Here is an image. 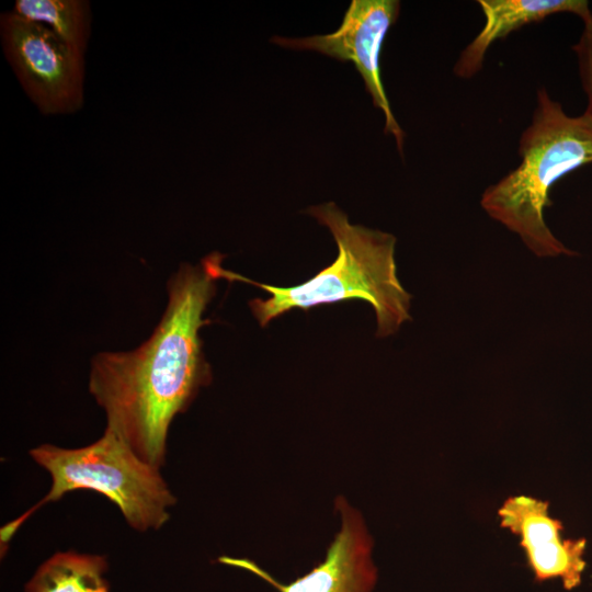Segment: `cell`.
Here are the masks:
<instances>
[{"mask_svg":"<svg viewBox=\"0 0 592 592\" xmlns=\"http://www.w3.org/2000/svg\"><path fill=\"white\" fill-rule=\"evenodd\" d=\"M216 278L201 261L182 263L167 284L166 310L151 335L127 352L92 357L89 391L117 434L144 462L160 468L170 425L184 412L212 373L200 329L216 293Z\"/></svg>","mask_w":592,"mask_h":592,"instance_id":"6da1fadb","label":"cell"},{"mask_svg":"<svg viewBox=\"0 0 592 592\" xmlns=\"http://www.w3.org/2000/svg\"><path fill=\"white\" fill-rule=\"evenodd\" d=\"M307 213L330 229L338 246V257L305 283L278 287L251 281L224 269V254L219 252H212L203 259L206 267L216 280L244 282L270 293L266 299L257 298L249 303L262 327L293 308L307 309L358 298L373 306L378 337L395 333L405 321L411 319V296L396 274V238L387 232L350 224L348 216L334 203L309 207Z\"/></svg>","mask_w":592,"mask_h":592,"instance_id":"7a4b0ae2","label":"cell"},{"mask_svg":"<svg viewBox=\"0 0 592 592\" xmlns=\"http://www.w3.org/2000/svg\"><path fill=\"white\" fill-rule=\"evenodd\" d=\"M520 164L481 195L487 214L517 234L538 257L573 254L547 227L549 191L563 175L592 163V118L568 115L545 88L519 143Z\"/></svg>","mask_w":592,"mask_h":592,"instance_id":"3957f363","label":"cell"},{"mask_svg":"<svg viewBox=\"0 0 592 592\" xmlns=\"http://www.w3.org/2000/svg\"><path fill=\"white\" fill-rule=\"evenodd\" d=\"M31 457L52 477L49 492L33 508L1 530L7 543L38 508L60 500L66 493L90 490L103 494L122 512L127 524L139 532L158 530L170 519L177 502L159 469L139 458L112 430L92 444L62 448L43 444Z\"/></svg>","mask_w":592,"mask_h":592,"instance_id":"277c9868","label":"cell"},{"mask_svg":"<svg viewBox=\"0 0 592 592\" xmlns=\"http://www.w3.org/2000/svg\"><path fill=\"white\" fill-rule=\"evenodd\" d=\"M3 50L24 91L44 114L77 111L83 102L84 59L44 24L1 14Z\"/></svg>","mask_w":592,"mask_h":592,"instance_id":"5b68a950","label":"cell"},{"mask_svg":"<svg viewBox=\"0 0 592 592\" xmlns=\"http://www.w3.org/2000/svg\"><path fill=\"white\" fill-rule=\"evenodd\" d=\"M399 11L398 0H352L337 31L305 38L274 36L271 42L291 49L316 50L341 61H352L374 106L384 113V132L394 136L402 153L405 133L391 111L379 68L383 43Z\"/></svg>","mask_w":592,"mask_h":592,"instance_id":"8992f818","label":"cell"},{"mask_svg":"<svg viewBox=\"0 0 592 592\" xmlns=\"http://www.w3.org/2000/svg\"><path fill=\"white\" fill-rule=\"evenodd\" d=\"M341 528L327 549L326 558L309 572L289 583L276 581L254 561L220 557V562L248 570L278 592H372L377 569L372 559L373 538L361 513L343 498L335 499Z\"/></svg>","mask_w":592,"mask_h":592,"instance_id":"52a82bcc","label":"cell"},{"mask_svg":"<svg viewBox=\"0 0 592 592\" xmlns=\"http://www.w3.org/2000/svg\"><path fill=\"white\" fill-rule=\"evenodd\" d=\"M500 524L521 539L536 581L560 579L566 590L580 585L587 542L565 539L562 524L548 513V503L528 496L508 498L498 511Z\"/></svg>","mask_w":592,"mask_h":592,"instance_id":"ba28073f","label":"cell"},{"mask_svg":"<svg viewBox=\"0 0 592 592\" xmlns=\"http://www.w3.org/2000/svg\"><path fill=\"white\" fill-rule=\"evenodd\" d=\"M485 24L462 50L454 65L458 78L477 75L490 46L515 30L557 13H572L581 20L592 13L585 0H478Z\"/></svg>","mask_w":592,"mask_h":592,"instance_id":"9c48e42d","label":"cell"},{"mask_svg":"<svg viewBox=\"0 0 592 592\" xmlns=\"http://www.w3.org/2000/svg\"><path fill=\"white\" fill-rule=\"evenodd\" d=\"M103 556L56 553L37 569L25 592H109Z\"/></svg>","mask_w":592,"mask_h":592,"instance_id":"30bf717a","label":"cell"},{"mask_svg":"<svg viewBox=\"0 0 592 592\" xmlns=\"http://www.w3.org/2000/svg\"><path fill=\"white\" fill-rule=\"evenodd\" d=\"M14 13L49 29L76 52L84 55L90 32L89 3L82 0H18Z\"/></svg>","mask_w":592,"mask_h":592,"instance_id":"8fae6325","label":"cell"},{"mask_svg":"<svg viewBox=\"0 0 592 592\" xmlns=\"http://www.w3.org/2000/svg\"><path fill=\"white\" fill-rule=\"evenodd\" d=\"M583 29L578 42L572 46L578 61L579 76L587 95L584 113L592 118V13L582 19Z\"/></svg>","mask_w":592,"mask_h":592,"instance_id":"7c38bea8","label":"cell"}]
</instances>
